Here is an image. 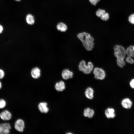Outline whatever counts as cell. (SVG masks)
I'll return each instance as SVG.
<instances>
[{
  "instance_id": "obj_1",
  "label": "cell",
  "mask_w": 134,
  "mask_h": 134,
  "mask_svg": "<svg viewBox=\"0 0 134 134\" xmlns=\"http://www.w3.org/2000/svg\"><path fill=\"white\" fill-rule=\"evenodd\" d=\"M77 37L81 41L83 45L87 50H91L94 46V38L88 33H80L77 35Z\"/></svg>"
},
{
  "instance_id": "obj_2",
  "label": "cell",
  "mask_w": 134,
  "mask_h": 134,
  "mask_svg": "<svg viewBox=\"0 0 134 134\" xmlns=\"http://www.w3.org/2000/svg\"><path fill=\"white\" fill-rule=\"evenodd\" d=\"M94 65L91 62H89L87 65L86 64L85 61L83 60L81 61L78 65L79 70L82 71L85 74L90 73L94 69Z\"/></svg>"
},
{
  "instance_id": "obj_3",
  "label": "cell",
  "mask_w": 134,
  "mask_h": 134,
  "mask_svg": "<svg viewBox=\"0 0 134 134\" xmlns=\"http://www.w3.org/2000/svg\"><path fill=\"white\" fill-rule=\"evenodd\" d=\"M114 56L117 59H124L126 54V50L119 45H116L113 48Z\"/></svg>"
},
{
  "instance_id": "obj_4",
  "label": "cell",
  "mask_w": 134,
  "mask_h": 134,
  "mask_svg": "<svg viewBox=\"0 0 134 134\" xmlns=\"http://www.w3.org/2000/svg\"><path fill=\"white\" fill-rule=\"evenodd\" d=\"M11 129L10 124L7 121L0 123V134H10Z\"/></svg>"
},
{
  "instance_id": "obj_5",
  "label": "cell",
  "mask_w": 134,
  "mask_h": 134,
  "mask_svg": "<svg viewBox=\"0 0 134 134\" xmlns=\"http://www.w3.org/2000/svg\"><path fill=\"white\" fill-rule=\"evenodd\" d=\"M93 73L94 77L96 79L102 80L106 76L105 72L104 70L101 68L96 67L93 69Z\"/></svg>"
},
{
  "instance_id": "obj_6",
  "label": "cell",
  "mask_w": 134,
  "mask_h": 134,
  "mask_svg": "<svg viewBox=\"0 0 134 134\" xmlns=\"http://www.w3.org/2000/svg\"><path fill=\"white\" fill-rule=\"evenodd\" d=\"M25 127V122L22 119H17L15 121L14 125V128L16 131L22 132L24 131Z\"/></svg>"
},
{
  "instance_id": "obj_7",
  "label": "cell",
  "mask_w": 134,
  "mask_h": 134,
  "mask_svg": "<svg viewBox=\"0 0 134 134\" xmlns=\"http://www.w3.org/2000/svg\"><path fill=\"white\" fill-rule=\"evenodd\" d=\"M12 117V113L7 109H4L0 113V118L4 121H8L10 120Z\"/></svg>"
},
{
  "instance_id": "obj_8",
  "label": "cell",
  "mask_w": 134,
  "mask_h": 134,
  "mask_svg": "<svg viewBox=\"0 0 134 134\" xmlns=\"http://www.w3.org/2000/svg\"><path fill=\"white\" fill-rule=\"evenodd\" d=\"M73 74V72L67 69H64L62 73V78L66 80L72 78Z\"/></svg>"
},
{
  "instance_id": "obj_9",
  "label": "cell",
  "mask_w": 134,
  "mask_h": 134,
  "mask_svg": "<svg viewBox=\"0 0 134 134\" xmlns=\"http://www.w3.org/2000/svg\"><path fill=\"white\" fill-rule=\"evenodd\" d=\"M38 107L40 112L43 113H46L49 110V109L47 107V104L45 102L40 103L38 104Z\"/></svg>"
},
{
  "instance_id": "obj_10",
  "label": "cell",
  "mask_w": 134,
  "mask_h": 134,
  "mask_svg": "<svg viewBox=\"0 0 134 134\" xmlns=\"http://www.w3.org/2000/svg\"><path fill=\"white\" fill-rule=\"evenodd\" d=\"M122 106L126 109L130 108L132 105V102L128 98H125L123 99L121 102Z\"/></svg>"
},
{
  "instance_id": "obj_11",
  "label": "cell",
  "mask_w": 134,
  "mask_h": 134,
  "mask_svg": "<svg viewBox=\"0 0 134 134\" xmlns=\"http://www.w3.org/2000/svg\"><path fill=\"white\" fill-rule=\"evenodd\" d=\"M31 74L32 76L34 78H38L40 76V70L38 67H34L32 70Z\"/></svg>"
},
{
  "instance_id": "obj_12",
  "label": "cell",
  "mask_w": 134,
  "mask_h": 134,
  "mask_svg": "<svg viewBox=\"0 0 134 134\" xmlns=\"http://www.w3.org/2000/svg\"><path fill=\"white\" fill-rule=\"evenodd\" d=\"M105 114L108 118H113L115 116L114 109L112 108H109L105 111Z\"/></svg>"
},
{
  "instance_id": "obj_13",
  "label": "cell",
  "mask_w": 134,
  "mask_h": 134,
  "mask_svg": "<svg viewBox=\"0 0 134 134\" xmlns=\"http://www.w3.org/2000/svg\"><path fill=\"white\" fill-rule=\"evenodd\" d=\"M55 87L57 91L59 92L62 91L65 88V83L63 81H61L56 83Z\"/></svg>"
},
{
  "instance_id": "obj_14",
  "label": "cell",
  "mask_w": 134,
  "mask_h": 134,
  "mask_svg": "<svg viewBox=\"0 0 134 134\" xmlns=\"http://www.w3.org/2000/svg\"><path fill=\"white\" fill-rule=\"evenodd\" d=\"M94 114V110L89 108H86L84 110L83 115L85 117L91 118L93 117Z\"/></svg>"
},
{
  "instance_id": "obj_15",
  "label": "cell",
  "mask_w": 134,
  "mask_h": 134,
  "mask_svg": "<svg viewBox=\"0 0 134 134\" xmlns=\"http://www.w3.org/2000/svg\"><path fill=\"white\" fill-rule=\"evenodd\" d=\"M26 23L29 25H33L35 23V19L34 16L31 14H27L26 17Z\"/></svg>"
},
{
  "instance_id": "obj_16",
  "label": "cell",
  "mask_w": 134,
  "mask_h": 134,
  "mask_svg": "<svg viewBox=\"0 0 134 134\" xmlns=\"http://www.w3.org/2000/svg\"><path fill=\"white\" fill-rule=\"evenodd\" d=\"M94 90L91 87L88 88L86 89L85 94L86 97L89 99H92L94 97Z\"/></svg>"
},
{
  "instance_id": "obj_17",
  "label": "cell",
  "mask_w": 134,
  "mask_h": 134,
  "mask_svg": "<svg viewBox=\"0 0 134 134\" xmlns=\"http://www.w3.org/2000/svg\"><path fill=\"white\" fill-rule=\"evenodd\" d=\"M56 28L57 30L61 32H65L67 29V25L62 22L59 23L57 25Z\"/></svg>"
},
{
  "instance_id": "obj_18",
  "label": "cell",
  "mask_w": 134,
  "mask_h": 134,
  "mask_svg": "<svg viewBox=\"0 0 134 134\" xmlns=\"http://www.w3.org/2000/svg\"><path fill=\"white\" fill-rule=\"evenodd\" d=\"M126 54L134 58V45H131L126 49Z\"/></svg>"
},
{
  "instance_id": "obj_19",
  "label": "cell",
  "mask_w": 134,
  "mask_h": 134,
  "mask_svg": "<svg viewBox=\"0 0 134 134\" xmlns=\"http://www.w3.org/2000/svg\"><path fill=\"white\" fill-rule=\"evenodd\" d=\"M116 62L118 66L121 68L123 67L126 65V62L124 59H117Z\"/></svg>"
},
{
  "instance_id": "obj_20",
  "label": "cell",
  "mask_w": 134,
  "mask_h": 134,
  "mask_svg": "<svg viewBox=\"0 0 134 134\" xmlns=\"http://www.w3.org/2000/svg\"><path fill=\"white\" fill-rule=\"evenodd\" d=\"M7 103L6 100L2 98H0V109L4 110L6 106Z\"/></svg>"
},
{
  "instance_id": "obj_21",
  "label": "cell",
  "mask_w": 134,
  "mask_h": 134,
  "mask_svg": "<svg viewBox=\"0 0 134 134\" xmlns=\"http://www.w3.org/2000/svg\"><path fill=\"white\" fill-rule=\"evenodd\" d=\"M105 12V10L99 9L96 11V14L97 16L100 17Z\"/></svg>"
},
{
  "instance_id": "obj_22",
  "label": "cell",
  "mask_w": 134,
  "mask_h": 134,
  "mask_svg": "<svg viewBox=\"0 0 134 134\" xmlns=\"http://www.w3.org/2000/svg\"><path fill=\"white\" fill-rule=\"evenodd\" d=\"M109 14L107 12H105L100 17L102 20L107 21L109 19Z\"/></svg>"
},
{
  "instance_id": "obj_23",
  "label": "cell",
  "mask_w": 134,
  "mask_h": 134,
  "mask_svg": "<svg viewBox=\"0 0 134 134\" xmlns=\"http://www.w3.org/2000/svg\"><path fill=\"white\" fill-rule=\"evenodd\" d=\"M128 20L130 23L134 25V13L131 14L129 16Z\"/></svg>"
},
{
  "instance_id": "obj_24",
  "label": "cell",
  "mask_w": 134,
  "mask_h": 134,
  "mask_svg": "<svg viewBox=\"0 0 134 134\" xmlns=\"http://www.w3.org/2000/svg\"><path fill=\"white\" fill-rule=\"evenodd\" d=\"M131 57L128 56L126 58V62L130 64H132L134 63V60Z\"/></svg>"
},
{
  "instance_id": "obj_25",
  "label": "cell",
  "mask_w": 134,
  "mask_h": 134,
  "mask_svg": "<svg viewBox=\"0 0 134 134\" xmlns=\"http://www.w3.org/2000/svg\"><path fill=\"white\" fill-rule=\"evenodd\" d=\"M5 74L4 70L0 68V80H1L5 77Z\"/></svg>"
},
{
  "instance_id": "obj_26",
  "label": "cell",
  "mask_w": 134,
  "mask_h": 134,
  "mask_svg": "<svg viewBox=\"0 0 134 134\" xmlns=\"http://www.w3.org/2000/svg\"><path fill=\"white\" fill-rule=\"evenodd\" d=\"M100 0H89L90 2L94 5H95Z\"/></svg>"
},
{
  "instance_id": "obj_27",
  "label": "cell",
  "mask_w": 134,
  "mask_h": 134,
  "mask_svg": "<svg viewBox=\"0 0 134 134\" xmlns=\"http://www.w3.org/2000/svg\"><path fill=\"white\" fill-rule=\"evenodd\" d=\"M130 85L132 88L134 89V78L131 80L130 82Z\"/></svg>"
},
{
  "instance_id": "obj_28",
  "label": "cell",
  "mask_w": 134,
  "mask_h": 134,
  "mask_svg": "<svg viewBox=\"0 0 134 134\" xmlns=\"http://www.w3.org/2000/svg\"><path fill=\"white\" fill-rule=\"evenodd\" d=\"M3 30V27L2 25L0 24V34L1 33Z\"/></svg>"
},
{
  "instance_id": "obj_29",
  "label": "cell",
  "mask_w": 134,
  "mask_h": 134,
  "mask_svg": "<svg viewBox=\"0 0 134 134\" xmlns=\"http://www.w3.org/2000/svg\"><path fill=\"white\" fill-rule=\"evenodd\" d=\"M2 84L1 81L0 80V90L1 89L2 87Z\"/></svg>"
},
{
  "instance_id": "obj_30",
  "label": "cell",
  "mask_w": 134,
  "mask_h": 134,
  "mask_svg": "<svg viewBox=\"0 0 134 134\" xmlns=\"http://www.w3.org/2000/svg\"><path fill=\"white\" fill-rule=\"evenodd\" d=\"M15 1H20L21 0H15Z\"/></svg>"
}]
</instances>
